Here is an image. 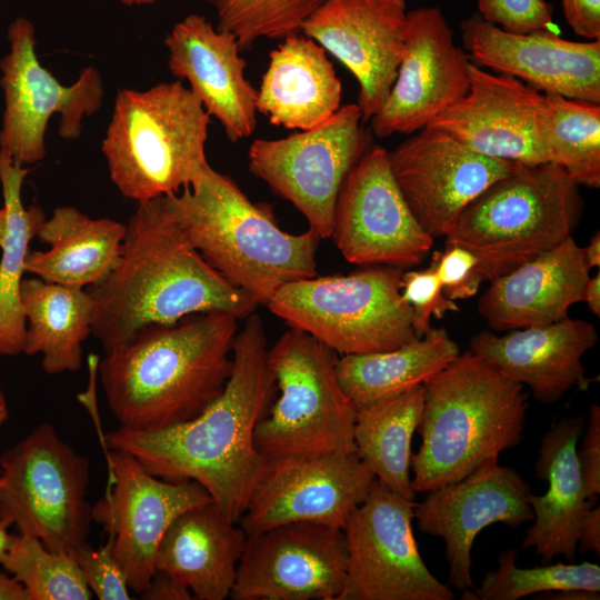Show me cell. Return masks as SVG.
<instances>
[{"label": "cell", "mask_w": 600, "mask_h": 600, "mask_svg": "<svg viewBox=\"0 0 600 600\" xmlns=\"http://www.w3.org/2000/svg\"><path fill=\"white\" fill-rule=\"evenodd\" d=\"M244 320L223 391L198 417L157 430L98 432L102 447L130 453L151 474L199 483L233 522L261 476L264 461L254 447V430L277 396L263 323L256 312Z\"/></svg>", "instance_id": "cell-1"}, {"label": "cell", "mask_w": 600, "mask_h": 600, "mask_svg": "<svg viewBox=\"0 0 600 600\" xmlns=\"http://www.w3.org/2000/svg\"><path fill=\"white\" fill-rule=\"evenodd\" d=\"M87 290L93 302L91 333L104 352L147 326L212 311L246 319L258 306L202 258L162 197L138 203L116 266Z\"/></svg>", "instance_id": "cell-2"}, {"label": "cell", "mask_w": 600, "mask_h": 600, "mask_svg": "<svg viewBox=\"0 0 600 600\" xmlns=\"http://www.w3.org/2000/svg\"><path fill=\"white\" fill-rule=\"evenodd\" d=\"M238 318L212 311L151 324L104 352L98 364L120 427L157 430L198 417L223 391Z\"/></svg>", "instance_id": "cell-3"}, {"label": "cell", "mask_w": 600, "mask_h": 600, "mask_svg": "<svg viewBox=\"0 0 600 600\" xmlns=\"http://www.w3.org/2000/svg\"><path fill=\"white\" fill-rule=\"evenodd\" d=\"M422 384L421 444L411 456L416 493L459 481L521 441L529 393L470 350Z\"/></svg>", "instance_id": "cell-4"}, {"label": "cell", "mask_w": 600, "mask_h": 600, "mask_svg": "<svg viewBox=\"0 0 600 600\" xmlns=\"http://www.w3.org/2000/svg\"><path fill=\"white\" fill-rule=\"evenodd\" d=\"M162 198L202 258L257 304L267 306L288 282L317 276V232L283 231L270 206L252 202L210 164L193 186Z\"/></svg>", "instance_id": "cell-5"}, {"label": "cell", "mask_w": 600, "mask_h": 600, "mask_svg": "<svg viewBox=\"0 0 600 600\" xmlns=\"http://www.w3.org/2000/svg\"><path fill=\"white\" fill-rule=\"evenodd\" d=\"M209 123L181 81L121 89L101 146L111 181L137 203L193 186L209 166Z\"/></svg>", "instance_id": "cell-6"}, {"label": "cell", "mask_w": 600, "mask_h": 600, "mask_svg": "<svg viewBox=\"0 0 600 600\" xmlns=\"http://www.w3.org/2000/svg\"><path fill=\"white\" fill-rule=\"evenodd\" d=\"M579 187L551 162H516L467 204L446 242L470 250L491 281L571 237L583 207Z\"/></svg>", "instance_id": "cell-7"}, {"label": "cell", "mask_w": 600, "mask_h": 600, "mask_svg": "<svg viewBox=\"0 0 600 600\" xmlns=\"http://www.w3.org/2000/svg\"><path fill=\"white\" fill-rule=\"evenodd\" d=\"M338 353L313 336L290 327L268 349L279 396L254 430L263 461L356 452V406L336 371Z\"/></svg>", "instance_id": "cell-8"}, {"label": "cell", "mask_w": 600, "mask_h": 600, "mask_svg": "<svg viewBox=\"0 0 600 600\" xmlns=\"http://www.w3.org/2000/svg\"><path fill=\"white\" fill-rule=\"evenodd\" d=\"M401 278L397 267L374 266L299 279L283 284L267 307L338 354L388 351L420 338L412 308L401 296Z\"/></svg>", "instance_id": "cell-9"}, {"label": "cell", "mask_w": 600, "mask_h": 600, "mask_svg": "<svg viewBox=\"0 0 600 600\" xmlns=\"http://www.w3.org/2000/svg\"><path fill=\"white\" fill-rule=\"evenodd\" d=\"M88 484V459L41 423L0 458V521L71 553L89 534Z\"/></svg>", "instance_id": "cell-10"}, {"label": "cell", "mask_w": 600, "mask_h": 600, "mask_svg": "<svg viewBox=\"0 0 600 600\" xmlns=\"http://www.w3.org/2000/svg\"><path fill=\"white\" fill-rule=\"evenodd\" d=\"M8 40L9 52L0 61L4 98L0 156L24 167L46 157V130L53 114H60L59 136L78 139L83 118L100 109L104 88L93 67L82 69L71 86L59 82L39 61L36 30L24 17L10 23Z\"/></svg>", "instance_id": "cell-11"}, {"label": "cell", "mask_w": 600, "mask_h": 600, "mask_svg": "<svg viewBox=\"0 0 600 600\" xmlns=\"http://www.w3.org/2000/svg\"><path fill=\"white\" fill-rule=\"evenodd\" d=\"M358 104L340 107L320 124L281 139H256L249 170L290 201L320 239L331 237L340 189L367 151Z\"/></svg>", "instance_id": "cell-12"}, {"label": "cell", "mask_w": 600, "mask_h": 600, "mask_svg": "<svg viewBox=\"0 0 600 600\" xmlns=\"http://www.w3.org/2000/svg\"><path fill=\"white\" fill-rule=\"evenodd\" d=\"M413 500L374 480L342 528L347 568L338 600H452L428 569L412 528Z\"/></svg>", "instance_id": "cell-13"}, {"label": "cell", "mask_w": 600, "mask_h": 600, "mask_svg": "<svg viewBox=\"0 0 600 600\" xmlns=\"http://www.w3.org/2000/svg\"><path fill=\"white\" fill-rule=\"evenodd\" d=\"M102 448L108 484L91 507V519L108 533L130 590L141 593L157 572V550L171 523L186 510L212 500L194 481L158 478L130 453Z\"/></svg>", "instance_id": "cell-14"}, {"label": "cell", "mask_w": 600, "mask_h": 600, "mask_svg": "<svg viewBox=\"0 0 600 600\" xmlns=\"http://www.w3.org/2000/svg\"><path fill=\"white\" fill-rule=\"evenodd\" d=\"M330 238L347 261L362 266H416L433 247L404 201L386 149L367 150L348 173Z\"/></svg>", "instance_id": "cell-15"}, {"label": "cell", "mask_w": 600, "mask_h": 600, "mask_svg": "<svg viewBox=\"0 0 600 600\" xmlns=\"http://www.w3.org/2000/svg\"><path fill=\"white\" fill-rule=\"evenodd\" d=\"M374 480L356 452L264 461L238 523L247 536L289 522L342 529Z\"/></svg>", "instance_id": "cell-16"}, {"label": "cell", "mask_w": 600, "mask_h": 600, "mask_svg": "<svg viewBox=\"0 0 600 600\" xmlns=\"http://www.w3.org/2000/svg\"><path fill=\"white\" fill-rule=\"evenodd\" d=\"M342 529L289 522L247 537L232 600H338L344 583Z\"/></svg>", "instance_id": "cell-17"}, {"label": "cell", "mask_w": 600, "mask_h": 600, "mask_svg": "<svg viewBox=\"0 0 600 600\" xmlns=\"http://www.w3.org/2000/svg\"><path fill=\"white\" fill-rule=\"evenodd\" d=\"M470 63L439 8L409 11L401 62L387 99L370 119L372 133L383 139L427 127L468 92Z\"/></svg>", "instance_id": "cell-18"}, {"label": "cell", "mask_w": 600, "mask_h": 600, "mask_svg": "<svg viewBox=\"0 0 600 600\" xmlns=\"http://www.w3.org/2000/svg\"><path fill=\"white\" fill-rule=\"evenodd\" d=\"M424 493L413 520L420 531L443 539L449 583L460 591L473 587L471 551L481 530L496 523L518 528L533 519L530 484L499 459Z\"/></svg>", "instance_id": "cell-19"}, {"label": "cell", "mask_w": 600, "mask_h": 600, "mask_svg": "<svg viewBox=\"0 0 600 600\" xmlns=\"http://www.w3.org/2000/svg\"><path fill=\"white\" fill-rule=\"evenodd\" d=\"M388 159L406 203L433 239L444 237L467 204L516 163L477 153L432 127L388 151Z\"/></svg>", "instance_id": "cell-20"}, {"label": "cell", "mask_w": 600, "mask_h": 600, "mask_svg": "<svg viewBox=\"0 0 600 600\" xmlns=\"http://www.w3.org/2000/svg\"><path fill=\"white\" fill-rule=\"evenodd\" d=\"M406 0H324L301 32L338 59L357 79L362 122L387 99L401 62Z\"/></svg>", "instance_id": "cell-21"}, {"label": "cell", "mask_w": 600, "mask_h": 600, "mask_svg": "<svg viewBox=\"0 0 600 600\" xmlns=\"http://www.w3.org/2000/svg\"><path fill=\"white\" fill-rule=\"evenodd\" d=\"M460 30L463 49L481 66L541 93L600 103V40L571 41L549 29L510 33L478 13Z\"/></svg>", "instance_id": "cell-22"}, {"label": "cell", "mask_w": 600, "mask_h": 600, "mask_svg": "<svg viewBox=\"0 0 600 600\" xmlns=\"http://www.w3.org/2000/svg\"><path fill=\"white\" fill-rule=\"evenodd\" d=\"M468 92L427 127L468 149L517 163L548 162L539 136L543 93L502 73L469 67Z\"/></svg>", "instance_id": "cell-23"}, {"label": "cell", "mask_w": 600, "mask_h": 600, "mask_svg": "<svg viewBox=\"0 0 600 600\" xmlns=\"http://www.w3.org/2000/svg\"><path fill=\"white\" fill-rule=\"evenodd\" d=\"M164 44L171 73L188 81L227 137L234 142L250 137L257 127V89L244 77L247 62L236 37L191 13L173 26Z\"/></svg>", "instance_id": "cell-24"}, {"label": "cell", "mask_w": 600, "mask_h": 600, "mask_svg": "<svg viewBox=\"0 0 600 600\" xmlns=\"http://www.w3.org/2000/svg\"><path fill=\"white\" fill-rule=\"evenodd\" d=\"M597 341L591 322L567 317L503 336L481 331L471 338L469 350L529 387L538 402L551 404L574 387L587 386L582 357Z\"/></svg>", "instance_id": "cell-25"}, {"label": "cell", "mask_w": 600, "mask_h": 600, "mask_svg": "<svg viewBox=\"0 0 600 600\" xmlns=\"http://www.w3.org/2000/svg\"><path fill=\"white\" fill-rule=\"evenodd\" d=\"M582 247L569 237L553 249L490 281L478 312L496 331L549 324L582 301L590 274Z\"/></svg>", "instance_id": "cell-26"}, {"label": "cell", "mask_w": 600, "mask_h": 600, "mask_svg": "<svg viewBox=\"0 0 600 600\" xmlns=\"http://www.w3.org/2000/svg\"><path fill=\"white\" fill-rule=\"evenodd\" d=\"M586 419L563 417L541 438L534 476L548 482L544 494H530L533 523L521 548L534 550L541 564L563 556L573 562L578 533L586 512L594 504L587 498L577 458Z\"/></svg>", "instance_id": "cell-27"}, {"label": "cell", "mask_w": 600, "mask_h": 600, "mask_svg": "<svg viewBox=\"0 0 600 600\" xmlns=\"http://www.w3.org/2000/svg\"><path fill=\"white\" fill-rule=\"evenodd\" d=\"M247 534L212 502L182 512L168 528L156 570L188 587L194 599L230 598Z\"/></svg>", "instance_id": "cell-28"}, {"label": "cell", "mask_w": 600, "mask_h": 600, "mask_svg": "<svg viewBox=\"0 0 600 600\" xmlns=\"http://www.w3.org/2000/svg\"><path fill=\"white\" fill-rule=\"evenodd\" d=\"M341 96V81L327 51L297 33L270 52L256 107L270 123L302 131L329 119L340 108Z\"/></svg>", "instance_id": "cell-29"}, {"label": "cell", "mask_w": 600, "mask_h": 600, "mask_svg": "<svg viewBox=\"0 0 600 600\" xmlns=\"http://www.w3.org/2000/svg\"><path fill=\"white\" fill-rule=\"evenodd\" d=\"M124 233L126 224L119 221L90 218L74 207H58L36 236L50 248L28 252L26 273L63 286H93L116 266Z\"/></svg>", "instance_id": "cell-30"}, {"label": "cell", "mask_w": 600, "mask_h": 600, "mask_svg": "<svg viewBox=\"0 0 600 600\" xmlns=\"http://www.w3.org/2000/svg\"><path fill=\"white\" fill-rule=\"evenodd\" d=\"M21 302L27 321L23 353H41L48 374L79 370L82 342L92 332L93 302L87 288L23 279Z\"/></svg>", "instance_id": "cell-31"}, {"label": "cell", "mask_w": 600, "mask_h": 600, "mask_svg": "<svg viewBox=\"0 0 600 600\" xmlns=\"http://www.w3.org/2000/svg\"><path fill=\"white\" fill-rule=\"evenodd\" d=\"M423 384L356 407V453L376 479L393 492L413 500L411 442L420 422Z\"/></svg>", "instance_id": "cell-32"}, {"label": "cell", "mask_w": 600, "mask_h": 600, "mask_svg": "<svg viewBox=\"0 0 600 600\" xmlns=\"http://www.w3.org/2000/svg\"><path fill=\"white\" fill-rule=\"evenodd\" d=\"M460 354L458 344L442 329L399 348L338 358L339 383L357 407L422 384Z\"/></svg>", "instance_id": "cell-33"}, {"label": "cell", "mask_w": 600, "mask_h": 600, "mask_svg": "<svg viewBox=\"0 0 600 600\" xmlns=\"http://www.w3.org/2000/svg\"><path fill=\"white\" fill-rule=\"evenodd\" d=\"M28 171L0 156V183L7 211V229L0 247V356L23 353L27 333L21 302L24 261L31 240L47 219L41 207H24L22 202V186Z\"/></svg>", "instance_id": "cell-34"}, {"label": "cell", "mask_w": 600, "mask_h": 600, "mask_svg": "<svg viewBox=\"0 0 600 600\" xmlns=\"http://www.w3.org/2000/svg\"><path fill=\"white\" fill-rule=\"evenodd\" d=\"M539 136L548 162L579 186H600V103L543 93Z\"/></svg>", "instance_id": "cell-35"}, {"label": "cell", "mask_w": 600, "mask_h": 600, "mask_svg": "<svg viewBox=\"0 0 600 600\" xmlns=\"http://www.w3.org/2000/svg\"><path fill=\"white\" fill-rule=\"evenodd\" d=\"M2 567L26 591L28 600H89L92 596L69 552L53 551L30 534H13Z\"/></svg>", "instance_id": "cell-36"}, {"label": "cell", "mask_w": 600, "mask_h": 600, "mask_svg": "<svg viewBox=\"0 0 600 600\" xmlns=\"http://www.w3.org/2000/svg\"><path fill=\"white\" fill-rule=\"evenodd\" d=\"M517 550L501 551L496 570L483 577L478 600H518L530 594L559 590L600 592V567L597 563H547L534 568L517 566Z\"/></svg>", "instance_id": "cell-37"}, {"label": "cell", "mask_w": 600, "mask_h": 600, "mask_svg": "<svg viewBox=\"0 0 600 600\" xmlns=\"http://www.w3.org/2000/svg\"><path fill=\"white\" fill-rule=\"evenodd\" d=\"M324 0H212L217 28L231 32L241 50L259 39H284L300 33Z\"/></svg>", "instance_id": "cell-38"}, {"label": "cell", "mask_w": 600, "mask_h": 600, "mask_svg": "<svg viewBox=\"0 0 600 600\" xmlns=\"http://www.w3.org/2000/svg\"><path fill=\"white\" fill-rule=\"evenodd\" d=\"M71 553L83 581L99 600L131 599L127 577L109 542L93 549L87 541Z\"/></svg>", "instance_id": "cell-39"}, {"label": "cell", "mask_w": 600, "mask_h": 600, "mask_svg": "<svg viewBox=\"0 0 600 600\" xmlns=\"http://www.w3.org/2000/svg\"><path fill=\"white\" fill-rule=\"evenodd\" d=\"M401 296L412 308L413 328L420 337L432 328L431 316L442 319L446 313L459 310L456 302L443 294L431 266L428 269L402 273Z\"/></svg>", "instance_id": "cell-40"}, {"label": "cell", "mask_w": 600, "mask_h": 600, "mask_svg": "<svg viewBox=\"0 0 600 600\" xmlns=\"http://www.w3.org/2000/svg\"><path fill=\"white\" fill-rule=\"evenodd\" d=\"M431 267L441 283L443 294L453 301L476 296L486 280L478 258L456 243L446 242L443 251L433 252Z\"/></svg>", "instance_id": "cell-41"}, {"label": "cell", "mask_w": 600, "mask_h": 600, "mask_svg": "<svg viewBox=\"0 0 600 600\" xmlns=\"http://www.w3.org/2000/svg\"><path fill=\"white\" fill-rule=\"evenodd\" d=\"M478 14L502 30L526 34L549 29L553 7L546 0H477Z\"/></svg>", "instance_id": "cell-42"}, {"label": "cell", "mask_w": 600, "mask_h": 600, "mask_svg": "<svg viewBox=\"0 0 600 600\" xmlns=\"http://www.w3.org/2000/svg\"><path fill=\"white\" fill-rule=\"evenodd\" d=\"M577 458L587 498L596 502L600 493V407L598 403L590 406L581 447L577 448Z\"/></svg>", "instance_id": "cell-43"}, {"label": "cell", "mask_w": 600, "mask_h": 600, "mask_svg": "<svg viewBox=\"0 0 600 600\" xmlns=\"http://www.w3.org/2000/svg\"><path fill=\"white\" fill-rule=\"evenodd\" d=\"M567 23L587 40H600V0H561Z\"/></svg>", "instance_id": "cell-44"}, {"label": "cell", "mask_w": 600, "mask_h": 600, "mask_svg": "<svg viewBox=\"0 0 600 600\" xmlns=\"http://www.w3.org/2000/svg\"><path fill=\"white\" fill-rule=\"evenodd\" d=\"M146 600H193L190 589L169 574L157 571L149 586L140 593Z\"/></svg>", "instance_id": "cell-45"}, {"label": "cell", "mask_w": 600, "mask_h": 600, "mask_svg": "<svg viewBox=\"0 0 600 600\" xmlns=\"http://www.w3.org/2000/svg\"><path fill=\"white\" fill-rule=\"evenodd\" d=\"M580 552L594 551L600 556V508L592 506L584 514L578 533Z\"/></svg>", "instance_id": "cell-46"}, {"label": "cell", "mask_w": 600, "mask_h": 600, "mask_svg": "<svg viewBox=\"0 0 600 600\" xmlns=\"http://www.w3.org/2000/svg\"><path fill=\"white\" fill-rule=\"evenodd\" d=\"M534 599L540 600H599V591L590 590H559L548 591L537 594Z\"/></svg>", "instance_id": "cell-47"}, {"label": "cell", "mask_w": 600, "mask_h": 600, "mask_svg": "<svg viewBox=\"0 0 600 600\" xmlns=\"http://www.w3.org/2000/svg\"><path fill=\"white\" fill-rule=\"evenodd\" d=\"M582 301H584L592 313L597 317H600V272L598 271L596 276L589 277L586 282Z\"/></svg>", "instance_id": "cell-48"}, {"label": "cell", "mask_w": 600, "mask_h": 600, "mask_svg": "<svg viewBox=\"0 0 600 600\" xmlns=\"http://www.w3.org/2000/svg\"><path fill=\"white\" fill-rule=\"evenodd\" d=\"M0 600H28L20 582L12 576L0 573Z\"/></svg>", "instance_id": "cell-49"}, {"label": "cell", "mask_w": 600, "mask_h": 600, "mask_svg": "<svg viewBox=\"0 0 600 600\" xmlns=\"http://www.w3.org/2000/svg\"><path fill=\"white\" fill-rule=\"evenodd\" d=\"M583 256L590 269L600 267V232L597 231L589 243L582 248Z\"/></svg>", "instance_id": "cell-50"}, {"label": "cell", "mask_w": 600, "mask_h": 600, "mask_svg": "<svg viewBox=\"0 0 600 600\" xmlns=\"http://www.w3.org/2000/svg\"><path fill=\"white\" fill-rule=\"evenodd\" d=\"M13 536L8 532V527L0 521V563L4 560L11 546Z\"/></svg>", "instance_id": "cell-51"}, {"label": "cell", "mask_w": 600, "mask_h": 600, "mask_svg": "<svg viewBox=\"0 0 600 600\" xmlns=\"http://www.w3.org/2000/svg\"><path fill=\"white\" fill-rule=\"evenodd\" d=\"M8 416L9 413H8L7 399L0 387V429L2 424L6 422V420L8 419Z\"/></svg>", "instance_id": "cell-52"}, {"label": "cell", "mask_w": 600, "mask_h": 600, "mask_svg": "<svg viewBox=\"0 0 600 600\" xmlns=\"http://www.w3.org/2000/svg\"><path fill=\"white\" fill-rule=\"evenodd\" d=\"M7 229V211L4 207L0 208V247L2 246Z\"/></svg>", "instance_id": "cell-53"}, {"label": "cell", "mask_w": 600, "mask_h": 600, "mask_svg": "<svg viewBox=\"0 0 600 600\" xmlns=\"http://www.w3.org/2000/svg\"><path fill=\"white\" fill-rule=\"evenodd\" d=\"M124 4H128V6H132V4H138V6H141V4H150V3H153L158 0H118Z\"/></svg>", "instance_id": "cell-54"}]
</instances>
